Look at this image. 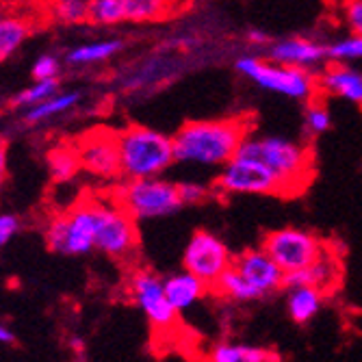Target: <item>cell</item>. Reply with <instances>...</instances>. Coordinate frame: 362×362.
Returning a JSON list of instances; mask_svg holds the SVG:
<instances>
[{
	"label": "cell",
	"mask_w": 362,
	"mask_h": 362,
	"mask_svg": "<svg viewBox=\"0 0 362 362\" xmlns=\"http://www.w3.org/2000/svg\"><path fill=\"white\" fill-rule=\"evenodd\" d=\"M13 343H16L13 327L5 321H0V345H13Z\"/></svg>",
	"instance_id": "36"
},
{
	"label": "cell",
	"mask_w": 362,
	"mask_h": 362,
	"mask_svg": "<svg viewBox=\"0 0 362 362\" xmlns=\"http://www.w3.org/2000/svg\"><path fill=\"white\" fill-rule=\"evenodd\" d=\"M130 298L156 330H170L178 321V310L170 304L163 278L152 269H137L128 280Z\"/></svg>",
	"instance_id": "12"
},
{
	"label": "cell",
	"mask_w": 362,
	"mask_h": 362,
	"mask_svg": "<svg viewBox=\"0 0 362 362\" xmlns=\"http://www.w3.org/2000/svg\"><path fill=\"white\" fill-rule=\"evenodd\" d=\"M48 18L61 26H81L89 22V0H50Z\"/></svg>",
	"instance_id": "25"
},
{
	"label": "cell",
	"mask_w": 362,
	"mask_h": 362,
	"mask_svg": "<svg viewBox=\"0 0 362 362\" xmlns=\"http://www.w3.org/2000/svg\"><path fill=\"white\" fill-rule=\"evenodd\" d=\"M113 197L137 221L172 217L185 206L178 193V182H172L163 176L124 178Z\"/></svg>",
	"instance_id": "5"
},
{
	"label": "cell",
	"mask_w": 362,
	"mask_h": 362,
	"mask_svg": "<svg viewBox=\"0 0 362 362\" xmlns=\"http://www.w3.org/2000/svg\"><path fill=\"white\" fill-rule=\"evenodd\" d=\"M235 70L256 87L295 103L315 100L319 93V78L315 72L272 61L269 57L243 54L235 61Z\"/></svg>",
	"instance_id": "4"
},
{
	"label": "cell",
	"mask_w": 362,
	"mask_h": 362,
	"mask_svg": "<svg viewBox=\"0 0 362 362\" xmlns=\"http://www.w3.org/2000/svg\"><path fill=\"white\" fill-rule=\"evenodd\" d=\"M83 103V93L78 89H68V91H57L50 98H46L44 103L24 109V124L28 126H40L46 124L50 119H57L61 115H68L74 109H78V105Z\"/></svg>",
	"instance_id": "21"
},
{
	"label": "cell",
	"mask_w": 362,
	"mask_h": 362,
	"mask_svg": "<svg viewBox=\"0 0 362 362\" xmlns=\"http://www.w3.org/2000/svg\"><path fill=\"white\" fill-rule=\"evenodd\" d=\"M341 278V267L339 262L325 254L323 258H319L313 265L304 267V269H295V272H286L284 274V288L288 286H298V284H313L317 288H321L323 293H327L332 286L339 284Z\"/></svg>",
	"instance_id": "18"
},
{
	"label": "cell",
	"mask_w": 362,
	"mask_h": 362,
	"mask_svg": "<svg viewBox=\"0 0 362 362\" xmlns=\"http://www.w3.org/2000/svg\"><path fill=\"white\" fill-rule=\"evenodd\" d=\"M260 247L278 262L284 274L304 269L327 254L325 243L319 235L304 228H293V226L267 233L262 237Z\"/></svg>",
	"instance_id": "9"
},
{
	"label": "cell",
	"mask_w": 362,
	"mask_h": 362,
	"mask_svg": "<svg viewBox=\"0 0 362 362\" xmlns=\"http://www.w3.org/2000/svg\"><path fill=\"white\" fill-rule=\"evenodd\" d=\"M235 254L228 243L209 230H195L182 250V269L191 272L209 286H213L219 276L233 265Z\"/></svg>",
	"instance_id": "10"
},
{
	"label": "cell",
	"mask_w": 362,
	"mask_h": 362,
	"mask_svg": "<svg viewBox=\"0 0 362 362\" xmlns=\"http://www.w3.org/2000/svg\"><path fill=\"white\" fill-rule=\"evenodd\" d=\"M122 50H124V42L119 37L93 40V42H85V44L70 48L68 54H65V63H68L70 68L85 70V68H93V65H103L115 59Z\"/></svg>",
	"instance_id": "17"
},
{
	"label": "cell",
	"mask_w": 362,
	"mask_h": 362,
	"mask_svg": "<svg viewBox=\"0 0 362 362\" xmlns=\"http://www.w3.org/2000/svg\"><path fill=\"white\" fill-rule=\"evenodd\" d=\"M81 168L89 176L98 180H119L122 178V165H119V141L117 130L98 126L78 137L74 144Z\"/></svg>",
	"instance_id": "11"
},
{
	"label": "cell",
	"mask_w": 362,
	"mask_h": 362,
	"mask_svg": "<svg viewBox=\"0 0 362 362\" xmlns=\"http://www.w3.org/2000/svg\"><path fill=\"white\" fill-rule=\"evenodd\" d=\"M68 345H70V349H72V351H74L78 358H83V351H85V341H83V339H78V337H72Z\"/></svg>",
	"instance_id": "38"
},
{
	"label": "cell",
	"mask_w": 362,
	"mask_h": 362,
	"mask_svg": "<svg viewBox=\"0 0 362 362\" xmlns=\"http://www.w3.org/2000/svg\"><path fill=\"white\" fill-rule=\"evenodd\" d=\"M332 124H334V119H332V111L327 109L323 103H319L317 98H315V100H308V103H306L304 119H302V126H304V135H306V139H315V137L325 135L327 130L332 128Z\"/></svg>",
	"instance_id": "28"
},
{
	"label": "cell",
	"mask_w": 362,
	"mask_h": 362,
	"mask_svg": "<svg viewBox=\"0 0 362 362\" xmlns=\"http://www.w3.org/2000/svg\"><path fill=\"white\" fill-rule=\"evenodd\" d=\"M325 293L313 284H298L286 288V313L298 325H308L323 308Z\"/></svg>",
	"instance_id": "19"
},
{
	"label": "cell",
	"mask_w": 362,
	"mask_h": 362,
	"mask_svg": "<svg viewBox=\"0 0 362 362\" xmlns=\"http://www.w3.org/2000/svg\"><path fill=\"white\" fill-rule=\"evenodd\" d=\"M211 362H280L282 356L276 349L241 343V341H221L213 345L206 354Z\"/></svg>",
	"instance_id": "20"
},
{
	"label": "cell",
	"mask_w": 362,
	"mask_h": 362,
	"mask_svg": "<svg viewBox=\"0 0 362 362\" xmlns=\"http://www.w3.org/2000/svg\"><path fill=\"white\" fill-rule=\"evenodd\" d=\"M22 228V221L18 215L13 213H0V250L5 245H9L13 241V237H18Z\"/></svg>",
	"instance_id": "33"
},
{
	"label": "cell",
	"mask_w": 362,
	"mask_h": 362,
	"mask_svg": "<svg viewBox=\"0 0 362 362\" xmlns=\"http://www.w3.org/2000/svg\"><path fill=\"white\" fill-rule=\"evenodd\" d=\"M211 291H215L219 298H226L230 302H254V300H260L258 293L252 288V284L233 265H230L219 276V280L211 286Z\"/></svg>",
	"instance_id": "24"
},
{
	"label": "cell",
	"mask_w": 362,
	"mask_h": 362,
	"mask_svg": "<svg viewBox=\"0 0 362 362\" xmlns=\"http://www.w3.org/2000/svg\"><path fill=\"white\" fill-rule=\"evenodd\" d=\"M48 172H50V178L59 185L74 180L78 176V172H83L76 146L74 144H61V146L50 148Z\"/></svg>",
	"instance_id": "23"
},
{
	"label": "cell",
	"mask_w": 362,
	"mask_h": 362,
	"mask_svg": "<svg viewBox=\"0 0 362 362\" xmlns=\"http://www.w3.org/2000/svg\"><path fill=\"white\" fill-rule=\"evenodd\" d=\"M272 42H274V37L262 28H250L245 33V44H250L254 48H269Z\"/></svg>",
	"instance_id": "35"
},
{
	"label": "cell",
	"mask_w": 362,
	"mask_h": 362,
	"mask_svg": "<svg viewBox=\"0 0 362 362\" xmlns=\"http://www.w3.org/2000/svg\"><path fill=\"white\" fill-rule=\"evenodd\" d=\"M172 0H124L126 22L150 24L158 22L170 13Z\"/></svg>",
	"instance_id": "26"
},
{
	"label": "cell",
	"mask_w": 362,
	"mask_h": 362,
	"mask_svg": "<svg viewBox=\"0 0 362 362\" xmlns=\"http://www.w3.org/2000/svg\"><path fill=\"white\" fill-rule=\"evenodd\" d=\"M317 78L319 91L362 107V70L354 63H327Z\"/></svg>",
	"instance_id": "15"
},
{
	"label": "cell",
	"mask_w": 362,
	"mask_h": 362,
	"mask_svg": "<svg viewBox=\"0 0 362 362\" xmlns=\"http://www.w3.org/2000/svg\"><path fill=\"white\" fill-rule=\"evenodd\" d=\"M126 22L124 0H89V24L117 26Z\"/></svg>",
	"instance_id": "29"
},
{
	"label": "cell",
	"mask_w": 362,
	"mask_h": 362,
	"mask_svg": "<svg viewBox=\"0 0 362 362\" xmlns=\"http://www.w3.org/2000/svg\"><path fill=\"white\" fill-rule=\"evenodd\" d=\"M178 193L185 206H195L202 204L211 197V187L200 182V180H180L178 182Z\"/></svg>",
	"instance_id": "31"
},
{
	"label": "cell",
	"mask_w": 362,
	"mask_h": 362,
	"mask_svg": "<svg viewBox=\"0 0 362 362\" xmlns=\"http://www.w3.org/2000/svg\"><path fill=\"white\" fill-rule=\"evenodd\" d=\"M33 24L26 16L20 13H0V63L9 61L30 37Z\"/></svg>",
	"instance_id": "22"
},
{
	"label": "cell",
	"mask_w": 362,
	"mask_h": 362,
	"mask_svg": "<svg viewBox=\"0 0 362 362\" xmlns=\"http://www.w3.org/2000/svg\"><path fill=\"white\" fill-rule=\"evenodd\" d=\"M213 189L219 195H286L284 185L267 163L243 152L219 168Z\"/></svg>",
	"instance_id": "8"
},
{
	"label": "cell",
	"mask_w": 362,
	"mask_h": 362,
	"mask_svg": "<svg viewBox=\"0 0 362 362\" xmlns=\"http://www.w3.org/2000/svg\"><path fill=\"white\" fill-rule=\"evenodd\" d=\"M33 78H59L61 76V59L52 52H44L35 59L30 68Z\"/></svg>",
	"instance_id": "32"
},
{
	"label": "cell",
	"mask_w": 362,
	"mask_h": 362,
	"mask_svg": "<svg viewBox=\"0 0 362 362\" xmlns=\"http://www.w3.org/2000/svg\"><path fill=\"white\" fill-rule=\"evenodd\" d=\"M327 59L332 63H358L362 61V35L351 33L332 44H327Z\"/></svg>",
	"instance_id": "30"
},
{
	"label": "cell",
	"mask_w": 362,
	"mask_h": 362,
	"mask_svg": "<svg viewBox=\"0 0 362 362\" xmlns=\"http://www.w3.org/2000/svg\"><path fill=\"white\" fill-rule=\"evenodd\" d=\"M44 239L48 250L61 256L91 254L95 250L91 197H83L68 211L52 215L44 228Z\"/></svg>",
	"instance_id": "7"
},
{
	"label": "cell",
	"mask_w": 362,
	"mask_h": 362,
	"mask_svg": "<svg viewBox=\"0 0 362 362\" xmlns=\"http://www.w3.org/2000/svg\"><path fill=\"white\" fill-rule=\"evenodd\" d=\"M40 3H44V5H48V3H50V0H40Z\"/></svg>",
	"instance_id": "39"
},
{
	"label": "cell",
	"mask_w": 362,
	"mask_h": 362,
	"mask_svg": "<svg viewBox=\"0 0 362 362\" xmlns=\"http://www.w3.org/2000/svg\"><path fill=\"white\" fill-rule=\"evenodd\" d=\"M61 89L59 78H33L30 85L22 87L16 95H13V107L16 109H30L40 103H44L46 98H50L52 93H57Z\"/></svg>",
	"instance_id": "27"
},
{
	"label": "cell",
	"mask_w": 362,
	"mask_h": 362,
	"mask_svg": "<svg viewBox=\"0 0 362 362\" xmlns=\"http://www.w3.org/2000/svg\"><path fill=\"white\" fill-rule=\"evenodd\" d=\"M233 267L252 284V288L258 293V298H269V295L284 288V272L278 262L262 250L252 247L243 250L235 256Z\"/></svg>",
	"instance_id": "13"
},
{
	"label": "cell",
	"mask_w": 362,
	"mask_h": 362,
	"mask_svg": "<svg viewBox=\"0 0 362 362\" xmlns=\"http://www.w3.org/2000/svg\"><path fill=\"white\" fill-rule=\"evenodd\" d=\"M265 57L284 65H295V68L310 70V72H317V70L321 72L325 65L330 63V59H327V46L304 35L274 40Z\"/></svg>",
	"instance_id": "14"
},
{
	"label": "cell",
	"mask_w": 362,
	"mask_h": 362,
	"mask_svg": "<svg viewBox=\"0 0 362 362\" xmlns=\"http://www.w3.org/2000/svg\"><path fill=\"white\" fill-rule=\"evenodd\" d=\"M239 152L260 158L262 163L276 172L280 182L284 185L286 197L300 193L310 182L313 158L306 144L295 141L282 135H254L250 133Z\"/></svg>",
	"instance_id": "3"
},
{
	"label": "cell",
	"mask_w": 362,
	"mask_h": 362,
	"mask_svg": "<svg viewBox=\"0 0 362 362\" xmlns=\"http://www.w3.org/2000/svg\"><path fill=\"white\" fill-rule=\"evenodd\" d=\"M7 178V146L0 141V189L5 185Z\"/></svg>",
	"instance_id": "37"
},
{
	"label": "cell",
	"mask_w": 362,
	"mask_h": 362,
	"mask_svg": "<svg viewBox=\"0 0 362 362\" xmlns=\"http://www.w3.org/2000/svg\"><path fill=\"white\" fill-rule=\"evenodd\" d=\"M122 178L163 176L174 163V137L146 124H130L117 130Z\"/></svg>",
	"instance_id": "2"
},
{
	"label": "cell",
	"mask_w": 362,
	"mask_h": 362,
	"mask_svg": "<svg viewBox=\"0 0 362 362\" xmlns=\"http://www.w3.org/2000/svg\"><path fill=\"white\" fill-rule=\"evenodd\" d=\"M93 245L109 258L126 260L139 247L137 219H133L115 197H91Z\"/></svg>",
	"instance_id": "6"
},
{
	"label": "cell",
	"mask_w": 362,
	"mask_h": 362,
	"mask_svg": "<svg viewBox=\"0 0 362 362\" xmlns=\"http://www.w3.org/2000/svg\"><path fill=\"white\" fill-rule=\"evenodd\" d=\"M163 286H165V295H168L170 304L178 313H185V310L193 308L195 304H200L206 298V293L211 291V286L204 280H200L187 269L163 278Z\"/></svg>",
	"instance_id": "16"
},
{
	"label": "cell",
	"mask_w": 362,
	"mask_h": 362,
	"mask_svg": "<svg viewBox=\"0 0 362 362\" xmlns=\"http://www.w3.org/2000/svg\"><path fill=\"white\" fill-rule=\"evenodd\" d=\"M250 133L252 124L245 117L187 122L172 135L176 163L202 170H219L239 152Z\"/></svg>",
	"instance_id": "1"
},
{
	"label": "cell",
	"mask_w": 362,
	"mask_h": 362,
	"mask_svg": "<svg viewBox=\"0 0 362 362\" xmlns=\"http://www.w3.org/2000/svg\"><path fill=\"white\" fill-rule=\"evenodd\" d=\"M345 22L351 33L362 35V0H345Z\"/></svg>",
	"instance_id": "34"
}]
</instances>
